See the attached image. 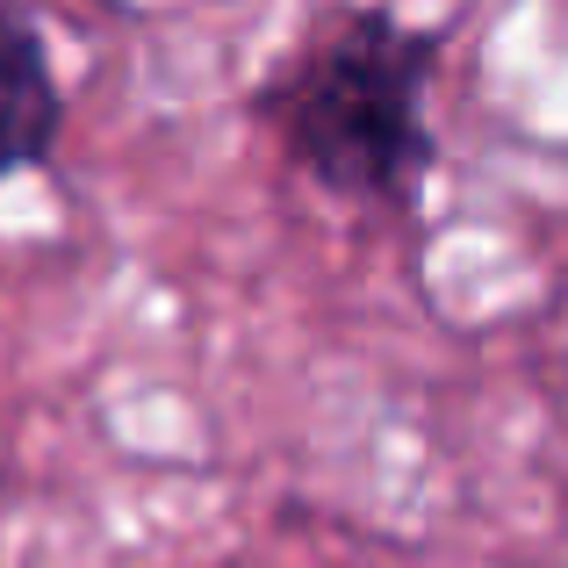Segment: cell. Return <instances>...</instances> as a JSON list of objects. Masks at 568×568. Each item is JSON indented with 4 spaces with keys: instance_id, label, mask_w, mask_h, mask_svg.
<instances>
[{
    "instance_id": "2",
    "label": "cell",
    "mask_w": 568,
    "mask_h": 568,
    "mask_svg": "<svg viewBox=\"0 0 568 568\" xmlns=\"http://www.w3.org/2000/svg\"><path fill=\"white\" fill-rule=\"evenodd\" d=\"M65 138V87H58L51 43L37 14L0 0V181L51 166Z\"/></svg>"
},
{
    "instance_id": "1",
    "label": "cell",
    "mask_w": 568,
    "mask_h": 568,
    "mask_svg": "<svg viewBox=\"0 0 568 568\" xmlns=\"http://www.w3.org/2000/svg\"><path fill=\"white\" fill-rule=\"evenodd\" d=\"M432 80L439 29L403 22L388 0H353L295 37V51L252 87L245 109L324 194L403 216L439 166L425 115Z\"/></svg>"
}]
</instances>
